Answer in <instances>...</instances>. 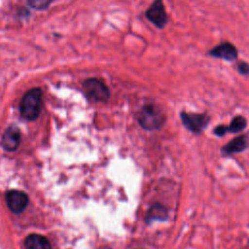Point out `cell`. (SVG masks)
Listing matches in <instances>:
<instances>
[{
  "instance_id": "1",
  "label": "cell",
  "mask_w": 249,
  "mask_h": 249,
  "mask_svg": "<svg viewBox=\"0 0 249 249\" xmlns=\"http://www.w3.org/2000/svg\"><path fill=\"white\" fill-rule=\"evenodd\" d=\"M42 107V91L40 89H32L28 90L22 97L19 105L21 116L28 120H35Z\"/></svg>"
},
{
  "instance_id": "2",
  "label": "cell",
  "mask_w": 249,
  "mask_h": 249,
  "mask_svg": "<svg viewBox=\"0 0 249 249\" xmlns=\"http://www.w3.org/2000/svg\"><path fill=\"white\" fill-rule=\"evenodd\" d=\"M138 121L143 128L148 130H155L162 126L165 121V117L157 106L146 105L141 109L138 115Z\"/></svg>"
},
{
  "instance_id": "3",
  "label": "cell",
  "mask_w": 249,
  "mask_h": 249,
  "mask_svg": "<svg viewBox=\"0 0 249 249\" xmlns=\"http://www.w3.org/2000/svg\"><path fill=\"white\" fill-rule=\"evenodd\" d=\"M83 88L86 95L92 101H106L109 98V89L100 80L89 79L85 81Z\"/></svg>"
},
{
  "instance_id": "4",
  "label": "cell",
  "mask_w": 249,
  "mask_h": 249,
  "mask_svg": "<svg viewBox=\"0 0 249 249\" xmlns=\"http://www.w3.org/2000/svg\"><path fill=\"white\" fill-rule=\"evenodd\" d=\"M181 120L183 124L192 132L198 133L203 130L209 122V117L205 114L196 113H181Z\"/></svg>"
},
{
  "instance_id": "5",
  "label": "cell",
  "mask_w": 249,
  "mask_h": 249,
  "mask_svg": "<svg viewBox=\"0 0 249 249\" xmlns=\"http://www.w3.org/2000/svg\"><path fill=\"white\" fill-rule=\"evenodd\" d=\"M147 18L157 27H163L166 23L167 17L161 0H156L146 12Z\"/></svg>"
},
{
  "instance_id": "6",
  "label": "cell",
  "mask_w": 249,
  "mask_h": 249,
  "mask_svg": "<svg viewBox=\"0 0 249 249\" xmlns=\"http://www.w3.org/2000/svg\"><path fill=\"white\" fill-rule=\"evenodd\" d=\"M6 202L11 211L20 213L25 209L28 203V197L23 192L13 190L6 194Z\"/></svg>"
},
{
  "instance_id": "7",
  "label": "cell",
  "mask_w": 249,
  "mask_h": 249,
  "mask_svg": "<svg viewBox=\"0 0 249 249\" xmlns=\"http://www.w3.org/2000/svg\"><path fill=\"white\" fill-rule=\"evenodd\" d=\"M20 142V131L17 126H10L2 136V145L7 151L16 150Z\"/></svg>"
},
{
  "instance_id": "8",
  "label": "cell",
  "mask_w": 249,
  "mask_h": 249,
  "mask_svg": "<svg viewBox=\"0 0 249 249\" xmlns=\"http://www.w3.org/2000/svg\"><path fill=\"white\" fill-rule=\"evenodd\" d=\"M209 53L212 56L220 57L229 61L235 59L237 56V51L235 47L230 43H224L219 46H216L209 52Z\"/></svg>"
},
{
  "instance_id": "9",
  "label": "cell",
  "mask_w": 249,
  "mask_h": 249,
  "mask_svg": "<svg viewBox=\"0 0 249 249\" xmlns=\"http://www.w3.org/2000/svg\"><path fill=\"white\" fill-rule=\"evenodd\" d=\"M249 145V138L246 135H240L231 140L226 146L223 147L222 151L226 155L239 153L245 150Z\"/></svg>"
},
{
  "instance_id": "10",
  "label": "cell",
  "mask_w": 249,
  "mask_h": 249,
  "mask_svg": "<svg viewBox=\"0 0 249 249\" xmlns=\"http://www.w3.org/2000/svg\"><path fill=\"white\" fill-rule=\"evenodd\" d=\"M24 249H51V244L45 236L32 233L26 236L24 240Z\"/></svg>"
},
{
  "instance_id": "11",
  "label": "cell",
  "mask_w": 249,
  "mask_h": 249,
  "mask_svg": "<svg viewBox=\"0 0 249 249\" xmlns=\"http://www.w3.org/2000/svg\"><path fill=\"white\" fill-rule=\"evenodd\" d=\"M167 217V210L164 206L160 204H156L152 206L147 213V221L154 220H165Z\"/></svg>"
},
{
  "instance_id": "12",
  "label": "cell",
  "mask_w": 249,
  "mask_h": 249,
  "mask_svg": "<svg viewBox=\"0 0 249 249\" xmlns=\"http://www.w3.org/2000/svg\"><path fill=\"white\" fill-rule=\"evenodd\" d=\"M246 125H247L246 119L242 116H236L231 120L228 128H229V131L235 133V132H239L242 129H244V127Z\"/></svg>"
},
{
  "instance_id": "13",
  "label": "cell",
  "mask_w": 249,
  "mask_h": 249,
  "mask_svg": "<svg viewBox=\"0 0 249 249\" xmlns=\"http://www.w3.org/2000/svg\"><path fill=\"white\" fill-rule=\"evenodd\" d=\"M27 2L35 10H44L50 6L53 0H27Z\"/></svg>"
},
{
  "instance_id": "14",
  "label": "cell",
  "mask_w": 249,
  "mask_h": 249,
  "mask_svg": "<svg viewBox=\"0 0 249 249\" xmlns=\"http://www.w3.org/2000/svg\"><path fill=\"white\" fill-rule=\"evenodd\" d=\"M228 130H229L228 126L222 124V125H218V126L215 127L214 133H215L216 135H218V136H222V135H224Z\"/></svg>"
},
{
  "instance_id": "15",
  "label": "cell",
  "mask_w": 249,
  "mask_h": 249,
  "mask_svg": "<svg viewBox=\"0 0 249 249\" xmlns=\"http://www.w3.org/2000/svg\"><path fill=\"white\" fill-rule=\"evenodd\" d=\"M238 70L241 74H248L249 73V65L245 62H242L238 65Z\"/></svg>"
}]
</instances>
